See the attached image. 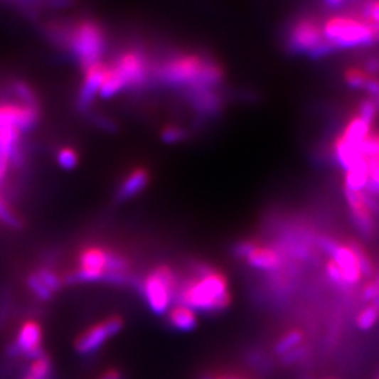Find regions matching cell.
<instances>
[{"instance_id": "f546056e", "label": "cell", "mask_w": 379, "mask_h": 379, "mask_svg": "<svg viewBox=\"0 0 379 379\" xmlns=\"http://www.w3.org/2000/svg\"><path fill=\"white\" fill-rule=\"evenodd\" d=\"M27 285H28V288L34 292V295H36L37 298H40L41 301H50V299L53 298V295H54V292L50 291V289L44 285V282L37 277L36 272L27 277Z\"/></svg>"}, {"instance_id": "4316f807", "label": "cell", "mask_w": 379, "mask_h": 379, "mask_svg": "<svg viewBox=\"0 0 379 379\" xmlns=\"http://www.w3.org/2000/svg\"><path fill=\"white\" fill-rule=\"evenodd\" d=\"M20 6L36 9V7H47V9H65L70 7L76 3V0H17Z\"/></svg>"}, {"instance_id": "74e56055", "label": "cell", "mask_w": 379, "mask_h": 379, "mask_svg": "<svg viewBox=\"0 0 379 379\" xmlns=\"http://www.w3.org/2000/svg\"><path fill=\"white\" fill-rule=\"evenodd\" d=\"M93 122L99 127V128H103L105 131L107 132H115L117 131V124L109 118L106 115H100V114H96L93 117Z\"/></svg>"}, {"instance_id": "ffe728a7", "label": "cell", "mask_w": 379, "mask_h": 379, "mask_svg": "<svg viewBox=\"0 0 379 379\" xmlns=\"http://www.w3.org/2000/svg\"><path fill=\"white\" fill-rule=\"evenodd\" d=\"M368 183H370L368 162L360 163L358 166L353 167L344 174V188L347 190L357 191V193H365Z\"/></svg>"}, {"instance_id": "30bf717a", "label": "cell", "mask_w": 379, "mask_h": 379, "mask_svg": "<svg viewBox=\"0 0 379 379\" xmlns=\"http://www.w3.org/2000/svg\"><path fill=\"white\" fill-rule=\"evenodd\" d=\"M344 197L348 204L350 217L353 223L356 225L357 230L364 237H371L375 230V222H374V213L370 208L368 198L365 193H357L344 188Z\"/></svg>"}, {"instance_id": "681fc988", "label": "cell", "mask_w": 379, "mask_h": 379, "mask_svg": "<svg viewBox=\"0 0 379 379\" xmlns=\"http://www.w3.org/2000/svg\"><path fill=\"white\" fill-rule=\"evenodd\" d=\"M308 379H311V378H308Z\"/></svg>"}, {"instance_id": "cb8c5ba5", "label": "cell", "mask_w": 379, "mask_h": 379, "mask_svg": "<svg viewBox=\"0 0 379 379\" xmlns=\"http://www.w3.org/2000/svg\"><path fill=\"white\" fill-rule=\"evenodd\" d=\"M11 89H13V93L18 97V100L21 102L23 106L26 107H30V109L38 110V97L37 95L34 93V90L26 83V82H21V80H16L11 83Z\"/></svg>"}, {"instance_id": "e575fe53", "label": "cell", "mask_w": 379, "mask_h": 379, "mask_svg": "<svg viewBox=\"0 0 379 379\" xmlns=\"http://www.w3.org/2000/svg\"><path fill=\"white\" fill-rule=\"evenodd\" d=\"M326 272H327L329 279H330L333 284H336V285L340 287V288H348V285H347V282H346V279H344L343 272H341V270L338 269V266H337L333 260H329V262L326 263Z\"/></svg>"}, {"instance_id": "b9f144b4", "label": "cell", "mask_w": 379, "mask_h": 379, "mask_svg": "<svg viewBox=\"0 0 379 379\" xmlns=\"http://www.w3.org/2000/svg\"><path fill=\"white\" fill-rule=\"evenodd\" d=\"M100 379H122V374L118 370H110Z\"/></svg>"}, {"instance_id": "7dc6e473", "label": "cell", "mask_w": 379, "mask_h": 379, "mask_svg": "<svg viewBox=\"0 0 379 379\" xmlns=\"http://www.w3.org/2000/svg\"><path fill=\"white\" fill-rule=\"evenodd\" d=\"M348 1H351V0H348Z\"/></svg>"}, {"instance_id": "7a4b0ae2", "label": "cell", "mask_w": 379, "mask_h": 379, "mask_svg": "<svg viewBox=\"0 0 379 379\" xmlns=\"http://www.w3.org/2000/svg\"><path fill=\"white\" fill-rule=\"evenodd\" d=\"M196 278L177 287L174 299L194 312L215 314L230 305V294L226 278L205 265L194 267Z\"/></svg>"}, {"instance_id": "f1b7e54d", "label": "cell", "mask_w": 379, "mask_h": 379, "mask_svg": "<svg viewBox=\"0 0 379 379\" xmlns=\"http://www.w3.org/2000/svg\"><path fill=\"white\" fill-rule=\"evenodd\" d=\"M187 138V131L178 125H167L161 132V139L167 145H174Z\"/></svg>"}, {"instance_id": "8992f818", "label": "cell", "mask_w": 379, "mask_h": 379, "mask_svg": "<svg viewBox=\"0 0 379 379\" xmlns=\"http://www.w3.org/2000/svg\"><path fill=\"white\" fill-rule=\"evenodd\" d=\"M177 279L174 272L166 266H161L152 271L142 282V294L148 302L151 311L163 316L167 314L171 301L177 291Z\"/></svg>"}, {"instance_id": "e0dca14e", "label": "cell", "mask_w": 379, "mask_h": 379, "mask_svg": "<svg viewBox=\"0 0 379 379\" xmlns=\"http://www.w3.org/2000/svg\"><path fill=\"white\" fill-rule=\"evenodd\" d=\"M187 93L193 107L203 115H214L222 109V99L215 89H200Z\"/></svg>"}, {"instance_id": "9c48e42d", "label": "cell", "mask_w": 379, "mask_h": 379, "mask_svg": "<svg viewBox=\"0 0 379 379\" xmlns=\"http://www.w3.org/2000/svg\"><path fill=\"white\" fill-rule=\"evenodd\" d=\"M124 327V321L118 316L109 318L103 324L93 326L87 331H85L78 340H76V351L83 356H89L96 353L99 348H102L106 341L118 334Z\"/></svg>"}, {"instance_id": "8d00e7d4", "label": "cell", "mask_w": 379, "mask_h": 379, "mask_svg": "<svg viewBox=\"0 0 379 379\" xmlns=\"http://www.w3.org/2000/svg\"><path fill=\"white\" fill-rule=\"evenodd\" d=\"M256 243L253 242H247V240H243V242H239L235 245L233 247V255L237 257V259H242V260H246V257L249 256V253L253 250Z\"/></svg>"}, {"instance_id": "4dcf8cb0", "label": "cell", "mask_w": 379, "mask_h": 379, "mask_svg": "<svg viewBox=\"0 0 379 379\" xmlns=\"http://www.w3.org/2000/svg\"><path fill=\"white\" fill-rule=\"evenodd\" d=\"M379 107L377 105V102L374 99H364L360 106H358V110H357V115L360 118H363L364 121H367L368 124L373 125V122L377 119L378 117Z\"/></svg>"}, {"instance_id": "4fadbf2b", "label": "cell", "mask_w": 379, "mask_h": 379, "mask_svg": "<svg viewBox=\"0 0 379 379\" xmlns=\"http://www.w3.org/2000/svg\"><path fill=\"white\" fill-rule=\"evenodd\" d=\"M41 340H43L41 326L37 322L30 321L21 326L16 343L20 347L21 354H24L27 358L34 361L46 356L41 347Z\"/></svg>"}, {"instance_id": "1f68e13d", "label": "cell", "mask_w": 379, "mask_h": 379, "mask_svg": "<svg viewBox=\"0 0 379 379\" xmlns=\"http://www.w3.org/2000/svg\"><path fill=\"white\" fill-rule=\"evenodd\" d=\"M56 162L63 170H73L79 164V155L72 148H62L56 155Z\"/></svg>"}, {"instance_id": "d6986e66", "label": "cell", "mask_w": 379, "mask_h": 379, "mask_svg": "<svg viewBox=\"0 0 379 379\" xmlns=\"http://www.w3.org/2000/svg\"><path fill=\"white\" fill-rule=\"evenodd\" d=\"M169 324L178 331H191L198 325L197 312L184 305H176L169 312Z\"/></svg>"}, {"instance_id": "7bdbcfd3", "label": "cell", "mask_w": 379, "mask_h": 379, "mask_svg": "<svg viewBox=\"0 0 379 379\" xmlns=\"http://www.w3.org/2000/svg\"><path fill=\"white\" fill-rule=\"evenodd\" d=\"M9 167H10V163L0 158V181H1V180L4 178V176L7 174V170H9Z\"/></svg>"}, {"instance_id": "2e32d148", "label": "cell", "mask_w": 379, "mask_h": 379, "mask_svg": "<svg viewBox=\"0 0 379 379\" xmlns=\"http://www.w3.org/2000/svg\"><path fill=\"white\" fill-rule=\"evenodd\" d=\"M246 262L250 267L256 270L269 271V272L278 270L282 265L281 255L277 250L257 245H255L253 250L246 257Z\"/></svg>"}, {"instance_id": "f6af8a7d", "label": "cell", "mask_w": 379, "mask_h": 379, "mask_svg": "<svg viewBox=\"0 0 379 379\" xmlns=\"http://www.w3.org/2000/svg\"><path fill=\"white\" fill-rule=\"evenodd\" d=\"M201 379H214V377H211V375H204Z\"/></svg>"}, {"instance_id": "5b68a950", "label": "cell", "mask_w": 379, "mask_h": 379, "mask_svg": "<svg viewBox=\"0 0 379 379\" xmlns=\"http://www.w3.org/2000/svg\"><path fill=\"white\" fill-rule=\"evenodd\" d=\"M287 47L292 54H305L312 59H321L336 51L325 40L322 23L311 16L294 21L287 36Z\"/></svg>"}, {"instance_id": "52a82bcc", "label": "cell", "mask_w": 379, "mask_h": 379, "mask_svg": "<svg viewBox=\"0 0 379 379\" xmlns=\"http://www.w3.org/2000/svg\"><path fill=\"white\" fill-rule=\"evenodd\" d=\"M115 72L122 78L127 89L142 87L149 78V63L146 56L141 51H127L112 65Z\"/></svg>"}, {"instance_id": "9a60e30c", "label": "cell", "mask_w": 379, "mask_h": 379, "mask_svg": "<svg viewBox=\"0 0 379 379\" xmlns=\"http://www.w3.org/2000/svg\"><path fill=\"white\" fill-rule=\"evenodd\" d=\"M149 183V171L144 167H137L132 170L121 183V186L117 190V200L118 201H127L134 197H137L139 193H142Z\"/></svg>"}, {"instance_id": "8fae6325", "label": "cell", "mask_w": 379, "mask_h": 379, "mask_svg": "<svg viewBox=\"0 0 379 379\" xmlns=\"http://www.w3.org/2000/svg\"><path fill=\"white\" fill-rule=\"evenodd\" d=\"M110 72V65L103 62L92 66L89 70L85 72V80L80 86L79 95H78V110L82 112H87L95 99L99 96L100 89L107 78Z\"/></svg>"}, {"instance_id": "c3c4849f", "label": "cell", "mask_w": 379, "mask_h": 379, "mask_svg": "<svg viewBox=\"0 0 379 379\" xmlns=\"http://www.w3.org/2000/svg\"><path fill=\"white\" fill-rule=\"evenodd\" d=\"M377 379H379V377H378V378H377Z\"/></svg>"}, {"instance_id": "bcb514c9", "label": "cell", "mask_w": 379, "mask_h": 379, "mask_svg": "<svg viewBox=\"0 0 379 379\" xmlns=\"http://www.w3.org/2000/svg\"><path fill=\"white\" fill-rule=\"evenodd\" d=\"M24 379H36V378H34V377H31V375H30V374H27V375H26V377H24Z\"/></svg>"}, {"instance_id": "277c9868", "label": "cell", "mask_w": 379, "mask_h": 379, "mask_svg": "<svg viewBox=\"0 0 379 379\" xmlns=\"http://www.w3.org/2000/svg\"><path fill=\"white\" fill-rule=\"evenodd\" d=\"M68 47L76 58L83 73L102 62L106 50V36L96 21L80 20L70 31Z\"/></svg>"}, {"instance_id": "ee69618b", "label": "cell", "mask_w": 379, "mask_h": 379, "mask_svg": "<svg viewBox=\"0 0 379 379\" xmlns=\"http://www.w3.org/2000/svg\"><path fill=\"white\" fill-rule=\"evenodd\" d=\"M371 304H373V305H375V306H377V308L379 309V295L377 297V298H375V299H374V301H373V302H371Z\"/></svg>"}, {"instance_id": "836d02e7", "label": "cell", "mask_w": 379, "mask_h": 379, "mask_svg": "<svg viewBox=\"0 0 379 379\" xmlns=\"http://www.w3.org/2000/svg\"><path fill=\"white\" fill-rule=\"evenodd\" d=\"M0 220L14 229H18L23 225L21 219L10 210V207L1 198H0Z\"/></svg>"}, {"instance_id": "f35d334b", "label": "cell", "mask_w": 379, "mask_h": 379, "mask_svg": "<svg viewBox=\"0 0 379 379\" xmlns=\"http://www.w3.org/2000/svg\"><path fill=\"white\" fill-rule=\"evenodd\" d=\"M305 356H306V348L298 347V348H295V350H292V351H289L281 357H282V363L285 365H288V364H294V363L302 360Z\"/></svg>"}, {"instance_id": "44dd1931", "label": "cell", "mask_w": 379, "mask_h": 379, "mask_svg": "<svg viewBox=\"0 0 379 379\" xmlns=\"http://www.w3.org/2000/svg\"><path fill=\"white\" fill-rule=\"evenodd\" d=\"M371 78L373 75L358 66H351L344 72V82L354 90H365Z\"/></svg>"}, {"instance_id": "603a6c76", "label": "cell", "mask_w": 379, "mask_h": 379, "mask_svg": "<svg viewBox=\"0 0 379 379\" xmlns=\"http://www.w3.org/2000/svg\"><path fill=\"white\" fill-rule=\"evenodd\" d=\"M357 16L370 24L379 36V0H363Z\"/></svg>"}, {"instance_id": "5bb4252c", "label": "cell", "mask_w": 379, "mask_h": 379, "mask_svg": "<svg viewBox=\"0 0 379 379\" xmlns=\"http://www.w3.org/2000/svg\"><path fill=\"white\" fill-rule=\"evenodd\" d=\"M330 260H333L338 266V269L344 275V279L348 288L357 285L363 279L357 257L348 245L338 243L334 252L330 255Z\"/></svg>"}, {"instance_id": "ab89813d", "label": "cell", "mask_w": 379, "mask_h": 379, "mask_svg": "<svg viewBox=\"0 0 379 379\" xmlns=\"http://www.w3.org/2000/svg\"><path fill=\"white\" fill-rule=\"evenodd\" d=\"M319 247L325 252L326 255H331L333 252H334V249L337 247V242L333 239V237H330V236H321L319 237Z\"/></svg>"}, {"instance_id": "d590c367", "label": "cell", "mask_w": 379, "mask_h": 379, "mask_svg": "<svg viewBox=\"0 0 379 379\" xmlns=\"http://www.w3.org/2000/svg\"><path fill=\"white\" fill-rule=\"evenodd\" d=\"M379 295V272L363 288L361 298L365 302H373Z\"/></svg>"}, {"instance_id": "d4e9b609", "label": "cell", "mask_w": 379, "mask_h": 379, "mask_svg": "<svg viewBox=\"0 0 379 379\" xmlns=\"http://www.w3.org/2000/svg\"><path fill=\"white\" fill-rule=\"evenodd\" d=\"M350 249L354 252L356 257H357V262H358V267L361 271V275L363 278H371L374 275V266H373V262L371 259L368 257L367 252L363 249V246L357 242H350L348 243Z\"/></svg>"}, {"instance_id": "d6a6232c", "label": "cell", "mask_w": 379, "mask_h": 379, "mask_svg": "<svg viewBox=\"0 0 379 379\" xmlns=\"http://www.w3.org/2000/svg\"><path fill=\"white\" fill-rule=\"evenodd\" d=\"M36 274L50 291L55 292V291H59L62 288L63 281L55 274L54 271L48 270V269H40Z\"/></svg>"}, {"instance_id": "3957f363", "label": "cell", "mask_w": 379, "mask_h": 379, "mask_svg": "<svg viewBox=\"0 0 379 379\" xmlns=\"http://www.w3.org/2000/svg\"><path fill=\"white\" fill-rule=\"evenodd\" d=\"M325 40L334 50L363 48L379 43L378 33L357 14H337L322 23Z\"/></svg>"}, {"instance_id": "7402d4cb", "label": "cell", "mask_w": 379, "mask_h": 379, "mask_svg": "<svg viewBox=\"0 0 379 379\" xmlns=\"http://www.w3.org/2000/svg\"><path fill=\"white\" fill-rule=\"evenodd\" d=\"M304 341V333L301 330H291L285 333L274 346V351L278 356H284L301 346Z\"/></svg>"}, {"instance_id": "6da1fadb", "label": "cell", "mask_w": 379, "mask_h": 379, "mask_svg": "<svg viewBox=\"0 0 379 379\" xmlns=\"http://www.w3.org/2000/svg\"><path fill=\"white\" fill-rule=\"evenodd\" d=\"M156 79L176 89L187 92L217 89L223 82L222 65L210 56L196 53H180L169 56L155 72Z\"/></svg>"}, {"instance_id": "484cf974", "label": "cell", "mask_w": 379, "mask_h": 379, "mask_svg": "<svg viewBox=\"0 0 379 379\" xmlns=\"http://www.w3.org/2000/svg\"><path fill=\"white\" fill-rule=\"evenodd\" d=\"M378 308H377L375 305L370 304V305H367V306L360 312V315H358V318H357V326H358L361 330H370V329H373V327L375 326V324L378 322Z\"/></svg>"}, {"instance_id": "7c38bea8", "label": "cell", "mask_w": 379, "mask_h": 379, "mask_svg": "<svg viewBox=\"0 0 379 379\" xmlns=\"http://www.w3.org/2000/svg\"><path fill=\"white\" fill-rule=\"evenodd\" d=\"M40 119V110L30 109L23 105H3L0 106V129L17 128L21 132L33 129Z\"/></svg>"}, {"instance_id": "ba28073f", "label": "cell", "mask_w": 379, "mask_h": 379, "mask_svg": "<svg viewBox=\"0 0 379 379\" xmlns=\"http://www.w3.org/2000/svg\"><path fill=\"white\" fill-rule=\"evenodd\" d=\"M80 270L99 272H124L129 269V263L122 256L102 247L85 249L79 256Z\"/></svg>"}, {"instance_id": "60d3db41", "label": "cell", "mask_w": 379, "mask_h": 379, "mask_svg": "<svg viewBox=\"0 0 379 379\" xmlns=\"http://www.w3.org/2000/svg\"><path fill=\"white\" fill-rule=\"evenodd\" d=\"M6 354H7L9 357H11V358H16V357L21 356V350H20V347L17 346V343L14 341V343H11V344L6 348Z\"/></svg>"}, {"instance_id": "ac0fdd59", "label": "cell", "mask_w": 379, "mask_h": 379, "mask_svg": "<svg viewBox=\"0 0 379 379\" xmlns=\"http://www.w3.org/2000/svg\"><path fill=\"white\" fill-rule=\"evenodd\" d=\"M373 132V125L360 118L357 114L348 121L344 131L340 134L348 144L354 146H361L364 139Z\"/></svg>"}, {"instance_id": "83f0119b", "label": "cell", "mask_w": 379, "mask_h": 379, "mask_svg": "<svg viewBox=\"0 0 379 379\" xmlns=\"http://www.w3.org/2000/svg\"><path fill=\"white\" fill-rule=\"evenodd\" d=\"M28 374L36 379H50L53 374V364L48 357H41L38 360H34Z\"/></svg>"}]
</instances>
